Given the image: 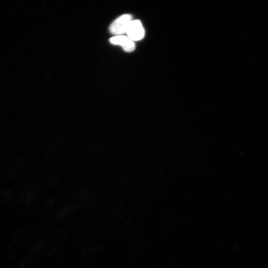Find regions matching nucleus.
<instances>
[{
  "label": "nucleus",
  "mask_w": 268,
  "mask_h": 268,
  "mask_svg": "<svg viewBox=\"0 0 268 268\" xmlns=\"http://www.w3.org/2000/svg\"><path fill=\"white\" fill-rule=\"evenodd\" d=\"M132 20V15L129 14H125L120 16L110 26L111 33L116 36L122 35L126 33Z\"/></svg>",
  "instance_id": "obj_1"
},
{
  "label": "nucleus",
  "mask_w": 268,
  "mask_h": 268,
  "mask_svg": "<svg viewBox=\"0 0 268 268\" xmlns=\"http://www.w3.org/2000/svg\"><path fill=\"white\" fill-rule=\"evenodd\" d=\"M127 36L134 42L142 39L144 36V29L138 20H133L126 32Z\"/></svg>",
  "instance_id": "obj_2"
},
{
  "label": "nucleus",
  "mask_w": 268,
  "mask_h": 268,
  "mask_svg": "<svg viewBox=\"0 0 268 268\" xmlns=\"http://www.w3.org/2000/svg\"><path fill=\"white\" fill-rule=\"evenodd\" d=\"M110 42L115 45L121 46L125 51L130 52L135 49V44L128 36L124 35L115 36L110 39Z\"/></svg>",
  "instance_id": "obj_3"
}]
</instances>
